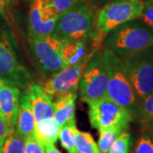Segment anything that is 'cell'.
<instances>
[{"label":"cell","instance_id":"1","mask_svg":"<svg viewBox=\"0 0 153 153\" xmlns=\"http://www.w3.org/2000/svg\"><path fill=\"white\" fill-rule=\"evenodd\" d=\"M0 78L14 87L26 88L32 82V75L22 61L15 34L0 18Z\"/></svg>","mask_w":153,"mask_h":153},{"label":"cell","instance_id":"2","mask_svg":"<svg viewBox=\"0 0 153 153\" xmlns=\"http://www.w3.org/2000/svg\"><path fill=\"white\" fill-rule=\"evenodd\" d=\"M102 54L108 77L106 96L132 115L137 114L140 101L126 74L122 58L106 49H102Z\"/></svg>","mask_w":153,"mask_h":153},{"label":"cell","instance_id":"3","mask_svg":"<svg viewBox=\"0 0 153 153\" xmlns=\"http://www.w3.org/2000/svg\"><path fill=\"white\" fill-rule=\"evenodd\" d=\"M153 45V31L145 24L127 22L110 32L105 38L103 49L123 58Z\"/></svg>","mask_w":153,"mask_h":153},{"label":"cell","instance_id":"4","mask_svg":"<svg viewBox=\"0 0 153 153\" xmlns=\"http://www.w3.org/2000/svg\"><path fill=\"white\" fill-rule=\"evenodd\" d=\"M96 6L85 2L60 15L52 36L61 42L88 38L96 20Z\"/></svg>","mask_w":153,"mask_h":153},{"label":"cell","instance_id":"5","mask_svg":"<svg viewBox=\"0 0 153 153\" xmlns=\"http://www.w3.org/2000/svg\"><path fill=\"white\" fill-rule=\"evenodd\" d=\"M126 74L139 101L153 91V45L122 58Z\"/></svg>","mask_w":153,"mask_h":153},{"label":"cell","instance_id":"6","mask_svg":"<svg viewBox=\"0 0 153 153\" xmlns=\"http://www.w3.org/2000/svg\"><path fill=\"white\" fill-rule=\"evenodd\" d=\"M143 0H117L97 12L94 31L103 37L127 22L139 19L142 14Z\"/></svg>","mask_w":153,"mask_h":153},{"label":"cell","instance_id":"7","mask_svg":"<svg viewBox=\"0 0 153 153\" xmlns=\"http://www.w3.org/2000/svg\"><path fill=\"white\" fill-rule=\"evenodd\" d=\"M87 104L91 126L99 132L111 128H119L125 132L133 119L129 111L115 103L107 96Z\"/></svg>","mask_w":153,"mask_h":153},{"label":"cell","instance_id":"8","mask_svg":"<svg viewBox=\"0 0 153 153\" xmlns=\"http://www.w3.org/2000/svg\"><path fill=\"white\" fill-rule=\"evenodd\" d=\"M107 82V71L100 50L94 54L82 71L78 86L80 100L88 103L106 96Z\"/></svg>","mask_w":153,"mask_h":153},{"label":"cell","instance_id":"9","mask_svg":"<svg viewBox=\"0 0 153 153\" xmlns=\"http://www.w3.org/2000/svg\"><path fill=\"white\" fill-rule=\"evenodd\" d=\"M31 52L38 69L46 76L66 68L62 58V42L52 35L30 37Z\"/></svg>","mask_w":153,"mask_h":153},{"label":"cell","instance_id":"10","mask_svg":"<svg viewBox=\"0 0 153 153\" xmlns=\"http://www.w3.org/2000/svg\"><path fill=\"white\" fill-rule=\"evenodd\" d=\"M88 60L60 70L49 76V78L41 86L44 93L52 99L70 93H76L78 89L82 71L87 66Z\"/></svg>","mask_w":153,"mask_h":153},{"label":"cell","instance_id":"11","mask_svg":"<svg viewBox=\"0 0 153 153\" xmlns=\"http://www.w3.org/2000/svg\"><path fill=\"white\" fill-rule=\"evenodd\" d=\"M59 14L45 0H33L28 15L30 37L52 35Z\"/></svg>","mask_w":153,"mask_h":153},{"label":"cell","instance_id":"12","mask_svg":"<svg viewBox=\"0 0 153 153\" xmlns=\"http://www.w3.org/2000/svg\"><path fill=\"white\" fill-rule=\"evenodd\" d=\"M97 51L90 36L81 40L62 42L61 54L66 67L90 60Z\"/></svg>","mask_w":153,"mask_h":153},{"label":"cell","instance_id":"13","mask_svg":"<svg viewBox=\"0 0 153 153\" xmlns=\"http://www.w3.org/2000/svg\"><path fill=\"white\" fill-rule=\"evenodd\" d=\"M27 89L35 123L47 119H54L53 99L44 93L42 87L36 82H31Z\"/></svg>","mask_w":153,"mask_h":153},{"label":"cell","instance_id":"14","mask_svg":"<svg viewBox=\"0 0 153 153\" xmlns=\"http://www.w3.org/2000/svg\"><path fill=\"white\" fill-rule=\"evenodd\" d=\"M21 90L19 88L6 84L0 88V117L11 129L16 125Z\"/></svg>","mask_w":153,"mask_h":153},{"label":"cell","instance_id":"15","mask_svg":"<svg viewBox=\"0 0 153 153\" xmlns=\"http://www.w3.org/2000/svg\"><path fill=\"white\" fill-rule=\"evenodd\" d=\"M16 130L26 138L35 136V119L27 88L21 91Z\"/></svg>","mask_w":153,"mask_h":153},{"label":"cell","instance_id":"16","mask_svg":"<svg viewBox=\"0 0 153 153\" xmlns=\"http://www.w3.org/2000/svg\"><path fill=\"white\" fill-rule=\"evenodd\" d=\"M76 93L60 95L53 100L54 121L55 124L61 128L68 121L75 119Z\"/></svg>","mask_w":153,"mask_h":153},{"label":"cell","instance_id":"17","mask_svg":"<svg viewBox=\"0 0 153 153\" xmlns=\"http://www.w3.org/2000/svg\"><path fill=\"white\" fill-rule=\"evenodd\" d=\"M60 128L54 119H47L35 123V136L42 145L55 144L59 138Z\"/></svg>","mask_w":153,"mask_h":153},{"label":"cell","instance_id":"18","mask_svg":"<svg viewBox=\"0 0 153 153\" xmlns=\"http://www.w3.org/2000/svg\"><path fill=\"white\" fill-rule=\"evenodd\" d=\"M76 130V119L68 121L60 128L59 138L61 146L66 149L68 153H73L76 151L75 147Z\"/></svg>","mask_w":153,"mask_h":153},{"label":"cell","instance_id":"19","mask_svg":"<svg viewBox=\"0 0 153 153\" xmlns=\"http://www.w3.org/2000/svg\"><path fill=\"white\" fill-rule=\"evenodd\" d=\"M27 138L15 129L6 137L2 146V153H24Z\"/></svg>","mask_w":153,"mask_h":153},{"label":"cell","instance_id":"20","mask_svg":"<svg viewBox=\"0 0 153 153\" xmlns=\"http://www.w3.org/2000/svg\"><path fill=\"white\" fill-rule=\"evenodd\" d=\"M75 147L76 151L82 153H100L93 136L89 133L80 131L77 128L75 133Z\"/></svg>","mask_w":153,"mask_h":153},{"label":"cell","instance_id":"21","mask_svg":"<svg viewBox=\"0 0 153 153\" xmlns=\"http://www.w3.org/2000/svg\"><path fill=\"white\" fill-rule=\"evenodd\" d=\"M119 128H111L100 132L98 147L100 153H107L117 138L123 133Z\"/></svg>","mask_w":153,"mask_h":153},{"label":"cell","instance_id":"22","mask_svg":"<svg viewBox=\"0 0 153 153\" xmlns=\"http://www.w3.org/2000/svg\"><path fill=\"white\" fill-rule=\"evenodd\" d=\"M137 115L144 126L153 122V91L140 101Z\"/></svg>","mask_w":153,"mask_h":153},{"label":"cell","instance_id":"23","mask_svg":"<svg viewBox=\"0 0 153 153\" xmlns=\"http://www.w3.org/2000/svg\"><path fill=\"white\" fill-rule=\"evenodd\" d=\"M131 135L128 132H123L117 138L107 153H129L131 146Z\"/></svg>","mask_w":153,"mask_h":153},{"label":"cell","instance_id":"24","mask_svg":"<svg viewBox=\"0 0 153 153\" xmlns=\"http://www.w3.org/2000/svg\"><path fill=\"white\" fill-rule=\"evenodd\" d=\"M52 6L59 16L72 8L88 2V0H45Z\"/></svg>","mask_w":153,"mask_h":153},{"label":"cell","instance_id":"25","mask_svg":"<svg viewBox=\"0 0 153 153\" xmlns=\"http://www.w3.org/2000/svg\"><path fill=\"white\" fill-rule=\"evenodd\" d=\"M140 18L146 26L153 31V0H146L144 2L142 14Z\"/></svg>","mask_w":153,"mask_h":153},{"label":"cell","instance_id":"26","mask_svg":"<svg viewBox=\"0 0 153 153\" xmlns=\"http://www.w3.org/2000/svg\"><path fill=\"white\" fill-rule=\"evenodd\" d=\"M134 153H153V141L148 134H143L138 140Z\"/></svg>","mask_w":153,"mask_h":153},{"label":"cell","instance_id":"27","mask_svg":"<svg viewBox=\"0 0 153 153\" xmlns=\"http://www.w3.org/2000/svg\"><path fill=\"white\" fill-rule=\"evenodd\" d=\"M24 153H44V146L36 136L28 137L26 140Z\"/></svg>","mask_w":153,"mask_h":153},{"label":"cell","instance_id":"28","mask_svg":"<svg viewBox=\"0 0 153 153\" xmlns=\"http://www.w3.org/2000/svg\"><path fill=\"white\" fill-rule=\"evenodd\" d=\"M12 130L13 129H11L10 126L8 125V123L0 117V146L1 147L4 144V141L6 139V137L9 135V134Z\"/></svg>","mask_w":153,"mask_h":153},{"label":"cell","instance_id":"29","mask_svg":"<svg viewBox=\"0 0 153 153\" xmlns=\"http://www.w3.org/2000/svg\"><path fill=\"white\" fill-rule=\"evenodd\" d=\"M43 146H44V153H61L55 147L54 144H45Z\"/></svg>","mask_w":153,"mask_h":153},{"label":"cell","instance_id":"30","mask_svg":"<svg viewBox=\"0 0 153 153\" xmlns=\"http://www.w3.org/2000/svg\"><path fill=\"white\" fill-rule=\"evenodd\" d=\"M146 128L148 129V132H149V134H150V138L152 139V140L153 141V122L148 123L147 125L145 126Z\"/></svg>","mask_w":153,"mask_h":153},{"label":"cell","instance_id":"31","mask_svg":"<svg viewBox=\"0 0 153 153\" xmlns=\"http://www.w3.org/2000/svg\"><path fill=\"white\" fill-rule=\"evenodd\" d=\"M6 84H7V83H6V82H4L3 79H1V78H0V88L4 87V85H6Z\"/></svg>","mask_w":153,"mask_h":153},{"label":"cell","instance_id":"32","mask_svg":"<svg viewBox=\"0 0 153 153\" xmlns=\"http://www.w3.org/2000/svg\"><path fill=\"white\" fill-rule=\"evenodd\" d=\"M7 2H8V0H0V8L4 5L5 3H7Z\"/></svg>","mask_w":153,"mask_h":153},{"label":"cell","instance_id":"33","mask_svg":"<svg viewBox=\"0 0 153 153\" xmlns=\"http://www.w3.org/2000/svg\"><path fill=\"white\" fill-rule=\"evenodd\" d=\"M73 153H82V152H78V151H76L75 152H73Z\"/></svg>","mask_w":153,"mask_h":153},{"label":"cell","instance_id":"34","mask_svg":"<svg viewBox=\"0 0 153 153\" xmlns=\"http://www.w3.org/2000/svg\"><path fill=\"white\" fill-rule=\"evenodd\" d=\"M0 153H2V147L0 146Z\"/></svg>","mask_w":153,"mask_h":153},{"label":"cell","instance_id":"35","mask_svg":"<svg viewBox=\"0 0 153 153\" xmlns=\"http://www.w3.org/2000/svg\"><path fill=\"white\" fill-rule=\"evenodd\" d=\"M27 1H28V0H27ZM30 1H33V0H30Z\"/></svg>","mask_w":153,"mask_h":153}]
</instances>
